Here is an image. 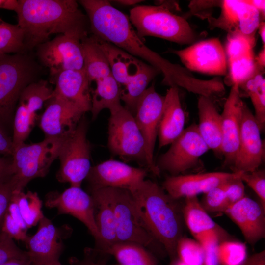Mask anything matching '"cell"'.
<instances>
[{"label": "cell", "mask_w": 265, "mask_h": 265, "mask_svg": "<svg viewBox=\"0 0 265 265\" xmlns=\"http://www.w3.org/2000/svg\"><path fill=\"white\" fill-rule=\"evenodd\" d=\"M78 2L85 11L92 35L158 69L163 75L164 85L174 83L183 77L184 68L170 62L148 48L132 26L129 17L113 6L111 1L80 0Z\"/></svg>", "instance_id": "obj_1"}, {"label": "cell", "mask_w": 265, "mask_h": 265, "mask_svg": "<svg viewBox=\"0 0 265 265\" xmlns=\"http://www.w3.org/2000/svg\"><path fill=\"white\" fill-rule=\"evenodd\" d=\"M15 12L26 49L49 41L53 34L82 40L88 36L89 23L75 0H19Z\"/></svg>", "instance_id": "obj_2"}, {"label": "cell", "mask_w": 265, "mask_h": 265, "mask_svg": "<svg viewBox=\"0 0 265 265\" xmlns=\"http://www.w3.org/2000/svg\"><path fill=\"white\" fill-rule=\"evenodd\" d=\"M136 211L148 230L171 260L182 237V207L156 183L145 179L129 191Z\"/></svg>", "instance_id": "obj_3"}, {"label": "cell", "mask_w": 265, "mask_h": 265, "mask_svg": "<svg viewBox=\"0 0 265 265\" xmlns=\"http://www.w3.org/2000/svg\"><path fill=\"white\" fill-rule=\"evenodd\" d=\"M129 18L141 39L152 36L181 45H191L198 39L184 17L163 4L137 5L131 9Z\"/></svg>", "instance_id": "obj_4"}, {"label": "cell", "mask_w": 265, "mask_h": 265, "mask_svg": "<svg viewBox=\"0 0 265 265\" xmlns=\"http://www.w3.org/2000/svg\"><path fill=\"white\" fill-rule=\"evenodd\" d=\"M65 139L45 137L40 142L24 143L15 148L11 156L10 179L14 190L23 191L31 180L45 176L58 158Z\"/></svg>", "instance_id": "obj_5"}, {"label": "cell", "mask_w": 265, "mask_h": 265, "mask_svg": "<svg viewBox=\"0 0 265 265\" xmlns=\"http://www.w3.org/2000/svg\"><path fill=\"white\" fill-rule=\"evenodd\" d=\"M35 68L22 53L0 54V126L13 119L20 95L33 82Z\"/></svg>", "instance_id": "obj_6"}, {"label": "cell", "mask_w": 265, "mask_h": 265, "mask_svg": "<svg viewBox=\"0 0 265 265\" xmlns=\"http://www.w3.org/2000/svg\"><path fill=\"white\" fill-rule=\"evenodd\" d=\"M110 113L107 146L110 152L125 162L134 161L147 168L145 142L134 116L123 106Z\"/></svg>", "instance_id": "obj_7"}, {"label": "cell", "mask_w": 265, "mask_h": 265, "mask_svg": "<svg viewBox=\"0 0 265 265\" xmlns=\"http://www.w3.org/2000/svg\"><path fill=\"white\" fill-rule=\"evenodd\" d=\"M87 123L83 117L74 131L64 141L58 158L57 180L70 186L81 187L91 168L90 145L87 139Z\"/></svg>", "instance_id": "obj_8"}, {"label": "cell", "mask_w": 265, "mask_h": 265, "mask_svg": "<svg viewBox=\"0 0 265 265\" xmlns=\"http://www.w3.org/2000/svg\"><path fill=\"white\" fill-rule=\"evenodd\" d=\"M110 191L117 242L138 243L155 252L159 247L164 249L141 219L130 191L113 188Z\"/></svg>", "instance_id": "obj_9"}, {"label": "cell", "mask_w": 265, "mask_h": 265, "mask_svg": "<svg viewBox=\"0 0 265 265\" xmlns=\"http://www.w3.org/2000/svg\"><path fill=\"white\" fill-rule=\"evenodd\" d=\"M209 150L201 137L197 124L193 123L170 144L159 158L156 165L159 171L171 176L185 174L198 164L201 156Z\"/></svg>", "instance_id": "obj_10"}, {"label": "cell", "mask_w": 265, "mask_h": 265, "mask_svg": "<svg viewBox=\"0 0 265 265\" xmlns=\"http://www.w3.org/2000/svg\"><path fill=\"white\" fill-rule=\"evenodd\" d=\"M164 103V96L156 91L153 82L139 98L134 116L145 142L147 168L157 176L160 171L154 161V153Z\"/></svg>", "instance_id": "obj_11"}, {"label": "cell", "mask_w": 265, "mask_h": 265, "mask_svg": "<svg viewBox=\"0 0 265 265\" xmlns=\"http://www.w3.org/2000/svg\"><path fill=\"white\" fill-rule=\"evenodd\" d=\"M82 40L60 34L38 46L37 54L49 70L51 80L65 70L83 69Z\"/></svg>", "instance_id": "obj_12"}, {"label": "cell", "mask_w": 265, "mask_h": 265, "mask_svg": "<svg viewBox=\"0 0 265 265\" xmlns=\"http://www.w3.org/2000/svg\"><path fill=\"white\" fill-rule=\"evenodd\" d=\"M53 89L47 81L32 82L22 92L13 117L14 149L24 143L32 129L44 103L52 96Z\"/></svg>", "instance_id": "obj_13"}, {"label": "cell", "mask_w": 265, "mask_h": 265, "mask_svg": "<svg viewBox=\"0 0 265 265\" xmlns=\"http://www.w3.org/2000/svg\"><path fill=\"white\" fill-rule=\"evenodd\" d=\"M171 52L178 56L188 70L216 76L227 73L225 51L218 38L196 42L184 49L172 50Z\"/></svg>", "instance_id": "obj_14"}, {"label": "cell", "mask_w": 265, "mask_h": 265, "mask_svg": "<svg viewBox=\"0 0 265 265\" xmlns=\"http://www.w3.org/2000/svg\"><path fill=\"white\" fill-rule=\"evenodd\" d=\"M45 205L49 208L56 209L58 214H69L79 220L87 228L96 244L99 242L93 201L91 195L81 187L70 186L61 193L51 192L46 196Z\"/></svg>", "instance_id": "obj_15"}, {"label": "cell", "mask_w": 265, "mask_h": 265, "mask_svg": "<svg viewBox=\"0 0 265 265\" xmlns=\"http://www.w3.org/2000/svg\"><path fill=\"white\" fill-rule=\"evenodd\" d=\"M147 170L109 159L91 167L86 179L90 189L109 187L130 191L145 179Z\"/></svg>", "instance_id": "obj_16"}, {"label": "cell", "mask_w": 265, "mask_h": 265, "mask_svg": "<svg viewBox=\"0 0 265 265\" xmlns=\"http://www.w3.org/2000/svg\"><path fill=\"white\" fill-rule=\"evenodd\" d=\"M261 130L254 117L244 103L238 153L232 167L234 172H249L259 169L265 157Z\"/></svg>", "instance_id": "obj_17"}, {"label": "cell", "mask_w": 265, "mask_h": 265, "mask_svg": "<svg viewBox=\"0 0 265 265\" xmlns=\"http://www.w3.org/2000/svg\"><path fill=\"white\" fill-rule=\"evenodd\" d=\"M240 87L232 85L221 114V154L225 165L232 167L239 146L242 110L244 103L241 99Z\"/></svg>", "instance_id": "obj_18"}, {"label": "cell", "mask_w": 265, "mask_h": 265, "mask_svg": "<svg viewBox=\"0 0 265 265\" xmlns=\"http://www.w3.org/2000/svg\"><path fill=\"white\" fill-rule=\"evenodd\" d=\"M240 172H211L170 176L162 184V188L178 200L205 194L212 188L240 175Z\"/></svg>", "instance_id": "obj_19"}, {"label": "cell", "mask_w": 265, "mask_h": 265, "mask_svg": "<svg viewBox=\"0 0 265 265\" xmlns=\"http://www.w3.org/2000/svg\"><path fill=\"white\" fill-rule=\"evenodd\" d=\"M62 230L45 216L38 223L36 232L25 242L32 264L55 265L63 250Z\"/></svg>", "instance_id": "obj_20"}, {"label": "cell", "mask_w": 265, "mask_h": 265, "mask_svg": "<svg viewBox=\"0 0 265 265\" xmlns=\"http://www.w3.org/2000/svg\"><path fill=\"white\" fill-rule=\"evenodd\" d=\"M84 114L71 104L53 93L41 115L39 126L45 137L64 139L74 131Z\"/></svg>", "instance_id": "obj_21"}, {"label": "cell", "mask_w": 265, "mask_h": 265, "mask_svg": "<svg viewBox=\"0 0 265 265\" xmlns=\"http://www.w3.org/2000/svg\"><path fill=\"white\" fill-rule=\"evenodd\" d=\"M226 214L239 228L245 240L254 245L265 236V209L245 196L229 206Z\"/></svg>", "instance_id": "obj_22"}, {"label": "cell", "mask_w": 265, "mask_h": 265, "mask_svg": "<svg viewBox=\"0 0 265 265\" xmlns=\"http://www.w3.org/2000/svg\"><path fill=\"white\" fill-rule=\"evenodd\" d=\"M220 17L212 20V25L227 30L255 36L260 24V13L242 0H225L222 2Z\"/></svg>", "instance_id": "obj_23"}, {"label": "cell", "mask_w": 265, "mask_h": 265, "mask_svg": "<svg viewBox=\"0 0 265 265\" xmlns=\"http://www.w3.org/2000/svg\"><path fill=\"white\" fill-rule=\"evenodd\" d=\"M53 94L66 100L83 113L91 109V84L84 70H65L52 79Z\"/></svg>", "instance_id": "obj_24"}, {"label": "cell", "mask_w": 265, "mask_h": 265, "mask_svg": "<svg viewBox=\"0 0 265 265\" xmlns=\"http://www.w3.org/2000/svg\"><path fill=\"white\" fill-rule=\"evenodd\" d=\"M186 115L180 101L179 88L169 87L158 130L159 148L170 145L185 130Z\"/></svg>", "instance_id": "obj_25"}, {"label": "cell", "mask_w": 265, "mask_h": 265, "mask_svg": "<svg viewBox=\"0 0 265 265\" xmlns=\"http://www.w3.org/2000/svg\"><path fill=\"white\" fill-rule=\"evenodd\" d=\"M90 193L100 236L99 241L96 244V251L104 253L107 248L117 242L110 188L90 189Z\"/></svg>", "instance_id": "obj_26"}, {"label": "cell", "mask_w": 265, "mask_h": 265, "mask_svg": "<svg viewBox=\"0 0 265 265\" xmlns=\"http://www.w3.org/2000/svg\"><path fill=\"white\" fill-rule=\"evenodd\" d=\"M199 132L209 150L216 154L222 155L221 117L213 100L199 96L198 99Z\"/></svg>", "instance_id": "obj_27"}, {"label": "cell", "mask_w": 265, "mask_h": 265, "mask_svg": "<svg viewBox=\"0 0 265 265\" xmlns=\"http://www.w3.org/2000/svg\"><path fill=\"white\" fill-rule=\"evenodd\" d=\"M42 201L36 192L14 190L7 212L24 229L36 226L44 216Z\"/></svg>", "instance_id": "obj_28"}, {"label": "cell", "mask_w": 265, "mask_h": 265, "mask_svg": "<svg viewBox=\"0 0 265 265\" xmlns=\"http://www.w3.org/2000/svg\"><path fill=\"white\" fill-rule=\"evenodd\" d=\"M93 36L108 60L111 75L123 87L136 72L142 61L112 44Z\"/></svg>", "instance_id": "obj_29"}, {"label": "cell", "mask_w": 265, "mask_h": 265, "mask_svg": "<svg viewBox=\"0 0 265 265\" xmlns=\"http://www.w3.org/2000/svg\"><path fill=\"white\" fill-rule=\"evenodd\" d=\"M160 73L157 68L142 61L136 72L121 87V100L133 116L139 98L150 82Z\"/></svg>", "instance_id": "obj_30"}, {"label": "cell", "mask_w": 265, "mask_h": 265, "mask_svg": "<svg viewBox=\"0 0 265 265\" xmlns=\"http://www.w3.org/2000/svg\"><path fill=\"white\" fill-rule=\"evenodd\" d=\"M94 89H91L92 119L97 118L103 109L110 112L122 105L121 103V87L111 75L96 82Z\"/></svg>", "instance_id": "obj_31"}, {"label": "cell", "mask_w": 265, "mask_h": 265, "mask_svg": "<svg viewBox=\"0 0 265 265\" xmlns=\"http://www.w3.org/2000/svg\"><path fill=\"white\" fill-rule=\"evenodd\" d=\"M185 199L182 207L183 220L194 238L207 232L224 231L212 219L197 196Z\"/></svg>", "instance_id": "obj_32"}, {"label": "cell", "mask_w": 265, "mask_h": 265, "mask_svg": "<svg viewBox=\"0 0 265 265\" xmlns=\"http://www.w3.org/2000/svg\"><path fill=\"white\" fill-rule=\"evenodd\" d=\"M82 46L83 69L91 84L111 75L108 60L92 35L82 41Z\"/></svg>", "instance_id": "obj_33"}, {"label": "cell", "mask_w": 265, "mask_h": 265, "mask_svg": "<svg viewBox=\"0 0 265 265\" xmlns=\"http://www.w3.org/2000/svg\"><path fill=\"white\" fill-rule=\"evenodd\" d=\"M103 253L113 256L119 264L128 265H158L156 259L143 246L131 242H117Z\"/></svg>", "instance_id": "obj_34"}, {"label": "cell", "mask_w": 265, "mask_h": 265, "mask_svg": "<svg viewBox=\"0 0 265 265\" xmlns=\"http://www.w3.org/2000/svg\"><path fill=\"white\" fill-rule=\"evenodd\" d=\"M23 30L0 18V54L22 53L26 50Z\"/></svg>", "instance_id": "obj_35"}, {"label": "cell", "mask_w": 265, "mask_h": 265, "mask_svg": "<svg viewBox=\"0 0 265 265\" xmlns=\"http://www.w3.org/2000/svg\"><path fill=\"white\" fill-rule=\"evenodd\" d=\"M241 86L251 99L255 110L254 117L262 131L265 124V79L259 73Z\"/></svg>", "instance_id": "obj_36"}, {"label": "cell", "mask_w": 265, "mask_h": 265, "mask_svg": "<svg viewBox=\"0 0 265 265\" xmlns=\"http://www.w3.org/2000/svg\"><path fill=\"white\" fill-rule=\"evenodd\" d=\"M255 41V36L247 35L238 31L229 32L225 50L227 62L253 54Z\"/></svg>", "instance_id": "obj_37"}, {"label": "cell", "mask_w": 265, "mask_h": 265, "mask_svg": "<svg viewBox=\"0 0 265 265\" xmlns=\"http://www.w3.org/2000/svg\"><path fill=\"white\" fill-rule=\"evenodd\" d=\"M218 265H242L247 257V247L241 242L224 240L217 246Z\"/></svg>", "instance_id": "obj_38"}, {"label": "cell", "mask_w": 265, "mask_h": 265, "mask_svg": "<svg viewBox=\"0 0 265 265\" xmlns=\"http://www.w3.org/2000/svg\"><path fill=\"white\" fill-rule=\"evenodd\" d=\"M178 259L188 265H204V252L201 244L195 239L182 237L177 244Z\"/></svg>", "instance_id": "obj_39"}, {"label": "cell", "mask_w": 265, "mask_h": 265, "mask_svg": "<svg viewBox=\"0 0 265 265\" xmlns=\"http://www.w3.org/2000/svg\"><path fill=\"white\" fill-rule=\"evenodd\" d=\"M225 233L223 231H211L195 238L202 245L204 252V265H218L217 248L218 243L224 240Z\"/></svg>", "instance_id": "obj_40"}, {"label": "cell", "mask_w": 265, "mask_h": 265, "mask_svg": "<svg viewBox=\"0 0 265 265\" xmlns=\"http://www.w3.org/2000/svg\"><path fill=\"white\" fill-rule=\"evenodd\" d=\"M226 182L217 186L204 194L200 203L208 213H225L229 207L225 194Z\"/></svg>", "instance_id": "obj_41"}, {"label": "cell", "mask_w": 265, "mask_h": 265, "mask_svg": "<svg viewBox=\"0 0 265 265\" xmlns=\"http://www.w3.org/2000/svg\"><path fill=\"white\" fill-rule=\"evenodd\" d=\"M240 177L258 197L260 202L265 209V174L259 169L249 172H240Z\"/></svg>", "instance_id": "obj_42"}, {"label": "cell", "mask_w": 265, "mask_h": 265, "mask_svg": "<svg viewBox=\"0 0 265 265\" xmlns=\"http://www.w3.org/2000/svg\"><path fill=\"white\" fill-rule=\"evenodd\" d=\"M26 258H29L26 251L19 248L14 239L0 228V265L12 259Z\"/></svg>", "instance_id": "obj_43"}, {"label": "cell", "mask_w": 265, "mask_h": 265, "mask_svg": "<svg viewBox=\"0 0 265 265\" xmlns=\"http://www.w3.org/2000/svg\"><path fill=\"white\" fill-rule=\"evenodd\" d=\"M240 175L225 183V194L229 207L245 196V186Z\"/></svg>", "instance_id": "obj_44"}, {"label": "cell", "mask_w": 265, "mask_h": 265, "mask_svg": "<svg viewBox=\"0 0 265 265\" xmlns=\"http://www.w3.org/2000/svg\"><path fill=\"white\" fill-rule=\"evenodd\" d=\"M1 231L13 239L25 242L28 237L24 229L6 212L2 220Z\"/></svg>", "instance_id": "obj_45"}, {"label": "cell", "mask_w": 265, "mask_h": 265, "mask_svg": "<svg viewBox=\"0 0 265 265\" xmlns=\"http://www.w3.org/2000/svg\"><path fill=\"white\" fill-rule=\"evenodd\" d=\"M13 191L14 189L10 180L0 185V228Z\"/></svg>", "instance_id": "obj_46"}, {"label": "cell", "mask_w": 265, "mask_h": 265, "mask_svg": "<svg viewBox=\"0 0 265 265\" xmlns=\"http://www.w3.org/2000/svg\"><path fill=\"white\" fill-rule=\"evenodd\" d=\"M14 151L12 138L0 126V154L11 157Z\"/></svg>", "instance_id": "obj_47"}, {"label": "cell", "mask_w": 265, "mask_h": 265, "mask_svg": "<svg viewBox=\"0 0 265 265\" xmlns=\"http://www.w3.org/2000/svg\"><path fill=\"white\" fill-rule=\"evenodd\" d=\"M11 157L0 156V185L9 181L11 177Z\"/></svg>", "instance_id": "obj_48"}, {"label": "cell", "mask_w": 265, "mask_h": 265, "mask_svg": "<svg viewBox=\"0 0 265 265\" xmlns=\"http://www.w3.org/2000/svg\"><path fill=\"white\" fill-rule=\"evenodd\" d=\"M242 265H265V251L262 250L247 257Z\"/></svg>", "instance_id": "obj_49"}, {"label": "cell", "mask_w": 265, "mask_h": 265, "mask_svg": "<svg viewBox=\"0 0 265 265\" xmlns=\"http://www.w3.org/2000/svg\"><path fill=\"white\" fill-rule=\"evenodd\" d=\"M70 263L72 265H128L119 263L118 264L106 265L96 262L88 258L83 260H79L76 258H73L70 260Z\"/></svg>", "instance_id": "obj_50"}, {"label": "cell", "mask_w": 265, "mask_h": 265, "mask_svg": "<svg viewBox=\"0 0 265 265\" xmlns=\"http://www.w3.org/2000/svg\"><path fill=\"white\" fill-rule=\"evenodd\" d=\"M18 5V0H0V9L16 12Z\"/></svg>", "instance_id": "obj_51"}, {"label": "cell", "mask_w": 265, "mask_h": 265, "mask_svg": "<svg viewBox=\"0 0 265 265\" xmlns=\"http://www.w3.org/2000/svg\"><path fill=\"white\" fill-rule=\"evenodd\" d=\"M244 2L257 9L262 16H265V1L264 0H243Z\"/></svg>", "instance_id": "obj_52"}, {"label": "cell", "mask_w": 265, "mask_h": 265, "mask_svg": "<svg viewBox=\"0 0 265 265\" xmlns=\"http://www.w3.org/2000/svg\"><path fill=\"white\" fill-rule=\"evenodd\" d=\"M31 262L29 258L15 259L9 260L0 265H31Z\"/></svg>", "instance_id": "obj_53"}, {"label": "cell", "mask_w": 265, "mask_h": 265, "mask_svg": "<svg viewBox=\"0 0 265 265\" xmlns=\"http://www.w3.org/2000/svg\"><path fill=\"white\" fill-rule=\"evenodd\" d=\"M256 62L260 68H263L265 64V48H264L259 53L257 58H255Z\"/></svg>", "instance_id": "obj_54"}, {"label": "cell", "mask_w": 265, "mask_h": 265, "mask_svg": "<svg viewBox=\"0 0 265 265\" xmlns=\"http://www.w3.org/2000/svg\"><path fill=\"white\" fill-rule=\"evenodd\" d=\"M114 2H115L116 3L121 4L124 6H132V5H134L137 3H140L142 1H144V0H113L112 1Z\"/></svg>", "instance_id": "obj_55"}, {"label": "cell", "mask_w": 265, "mask_h": 265, "mask_svg": "<svg viewBox=\"0 0 265 265\" xmlns=\"http://www.w3.org/2000/svg\"><path fill=\"white\" fill-rule=\"evenodd\" d=\"M262 41L263 43H264V46H265V22H261L260 24L258 29Z\"/></svg>", "instance_id": "obj_56"}, {"label": "cell", "mask_w": 265, "mask_h": 265, "mask_svg": "<svg viewBox=\"0 0 265 265\" xmlns=\"http://www.w3.org/2000/svg\"><path fill=\"white\" fill-rule=\"evenodd\" d=\"M170 265H188L181 260L178 258H175L171 261Z\"/></svg>", "instance_id": "obj_57"}, {"label": "cell", "mask_w": 265, "mask_h": 265, "mask_svg": "<svg viewBox=\"0 0 265 265\" xmlns=\"http://www.w3.org/2000/svg\"><path fill=\"white\" fill-rule=\"evenodd\" d=\"M56 265H62V264L59 262L56 264Z\"/></svg>", "instance_id": "obj_58"}, {"label": "cell", "mask_w": 265, "mask_h": 265, "mask_svg": "<svg viewBox=\"0 0 265 265\" xmlns=\"http://www.w3.org/2000/svg\"><path fill=\"white\" fill-rule=\"evenodd\" d=\"M56 264L55 265H56ZM31 265H39V264H32L31 263Z\"/></svg>", "instance_id": "obj_59"}]
</instances>
